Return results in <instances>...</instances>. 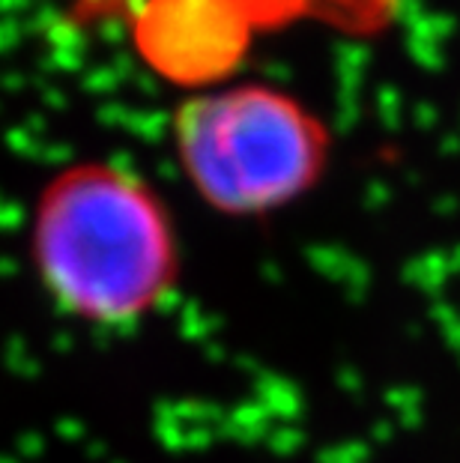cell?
I'll list each match as a JSON object with an SVG mask.
<instances>
[{
    "label": "cell",
    "mask_w": 460,
    "mask_h": 463,
    "mask_svg": "<svg viewBox=\"0 0 460 463\" xmlns=\"http://www.w3.org/2000/svg\"><path fill=\"white\" fill-rule=\"evenodd\" d=\"M27 263L61 317L90 329L138 326L180 288V242L168 206L126 167L78 162L39 192Z\"/></svg>",
    "instance_id": "6da1fadb"
},
{
    "label": "cell",
    "mask_w": 460,
    "mask_h": 463,
    "mask_svg": "<svg viewBox=\"0 0 460 463\" xmlns=\"http://www.w3.org/2000/svg\"><path fill=\"white\" fill-rule=\"evenodd\" d=\"M174 150L203 203L251 219L314 189L329 132L287 93L251 84L185 99L174 114Z\"/></svg>",
    "instance_id": "7a4b0ae2"
},
{
    "label": "cell",
    "mask_w": 460,
    "mask_h": 463,
    "mask_svg": "<svg viewBox=\"0 0 460 463\" xmlns=\"http://www.w3.org/2000/svg\"><path fill=\"white\" fill-rule=\"evenodd\" d=\"M168 4H183V0H75L78 15L93 18V15H114L126 13V9H153V6H168Z\"/></svg>",
    "instance_id": "3957f363"
}]
</instances>
